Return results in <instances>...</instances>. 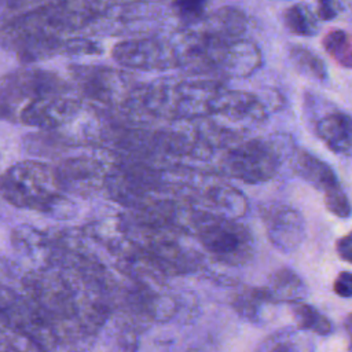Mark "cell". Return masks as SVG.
<instances>
[{"instance_id":"8","label":"cell","mask_w":352,"mask_h":352,"mask_svg":"<svg viewBox=\"0 0 352 352\" xmlns=\"http://www.w3.org/2000/svg\"><path fill=\"white\" fill-rule=\"evenodd\" d=\"M227 168L234 177L257 183L276 173L278 158L264 143H249L230 154Z\"/></svg>"},{"instance_id":"17","label":"cell","mask_w":352,"mask_h":352,"mask_svg":"<svg viewBox=\"0 0 352 352\" xmlns=\"http://www.w3.org/2000/svg\"><path fill=\"white\" fill-rule=\"evenodd\" d=\"M0 352H48L15 330L0 312Z\"/></svg>"},{"instance_id":"14","label":"cell","mask_w":352,"mask_h":352,"mask_svg":"<svg viewBox=\"0 0 352 352\" xmlns=\"http://www.w3.org/2000/svg\"><path fill=\"white\" fill-rule=\"evenodd\" d=\"M314 341L298 329H283L268 336L257 352H314Z\"/></svg>"},{"instance_id":"20","label":"cell","mask_w":352,"mask_h":352,"mask_svg":"<svg viewBox=\"0 0 352 352\" xmlns=\"http://www.w3.org/2000/svg\"><path fill=\"white\" fill-rule=\"evenodd\" d=\"M289 54L294 66L305 76L316 80H324L327 77L324 62L308 48L301 45H292Z\"/></svg>"},{"instance_id":"13","label":"cell","mask_w":352,"mask_h":352,"mask_svg":"<svg viewBox=\"0 0 352 352\" xmlns=\"http://www.w3.org/2000/svg\"><path fill=\"white\" fill-rule=\"evenodd\" d=\"M296 172L315 188L323 192L340 186L334 170L322 160L308 151H300L294 161Z\"/></svg>"},{"instance_id":"22","label":"cell","mask_w":352,"mask_h":352,"mask_svg":"<svg viewBox=\"0 0 352 352\" xmlns=\"http://www.w3.org/2000/svg\"><path fill=\"white\" fill-rule=\"evenodd\" d=\"M18 276H23V274L21 275L18 265L11 258L0 253V285L11 286V283L15 282Z\"/></svg>"},{"instance_id":"29","label":"cell","mask_w":352,"mask_h":352,"mask_svg":"<svg viewBox=\"0 0 352 352\" xmlns=\"http://www.w3.org/2000/svg\"><path fill=\"white\" fill-rule=\"evenodd\" d=\"M0 201H3V198H1V194H0Z\"/></svg>"},{"instance_id":"3","label":"cell","mask_w":352,"mask_h":352,"mask_svg":"<svg viewBox=\"0 0 352 352\" xmlns=\"http://www.w3.org/2000/svg\"><path fill=\"white\" fill-rule=\"evenodd\" d=\"M0 312L15 330L37 342L45 351L52 352L59 345L34 304L11 286L0 285Z\"/></svg>"},{"instance_id":"6","label":"cell","mask_w":352,"mask_h":352,"mask_svg":"<svg viewBox=\"0 0 352 352\" xmlns=\"http://www.w3.org/2000/svg\"><path fill=\"white\" fill-rule=\"evenodd\" d=\"M202 245L226 263L246 261L252 253V238L239 224L219 220L209 223L201 231Z\"/></svg>"},{"instance_id":"18","label":"cell","mask_w":352,"mask_h":352,"mask_svg":"<svg viewBox=\"0 0 352 352\" xmlns=\"http://www.w3.org/2000/svg\"><path fill=\"white\" fill-rule=\"evenodd\" d=\"M286 28L297 36H312L318 30L314 12L304 4H293L283 12Z\"/></svg>"},{"instance_id":"12","label":"cell","mask_w":352,"mask_h":352,"mask_svg":"<svg viewBox=\"0 0 352 352\" xmlns=\"http://www.w3.org/2000/svg\"><path fill=\"white\" fill-rule=\"evenodd\" d=\"M270 298L275 302H302L308 290L304 280L292 270L280 268L271 274L268 285L264 287Z\"/></svg>"},{"instance_id":"19","label":"cell","mask_w":352,"mask_h":352,"mask_svg":"<svg viewBox=\"0 0 352 352\" xmlns=\"http://www.w3.org/2000/svg\"><path fill=\"white\" fill-rule=\"evenodd\" d=\"M326 52L342 67L352 69V38L344 30H330L323 38Z\"/></svg>"},{"instance_id":"1","label":"cell","mask_w":352,"mask_h":352,"mask_svg":"<svg viewBox=\"0 0 352 352\" xmlns=\"http://www.w3.org/2000/svg\"><path fill=\"white\" fill-rule=\"evenodd\" d=\"M3 201L15 208L47 212L62 198L54 166L40 161H22L0 175Z\"/></svg>"},{"instance_id":"23","label":"cell","mask_w":352,"mask_h":352,"mask_svg":"<svg viewBox=\"0 0 352 352\" xmlns=\"http://www.w3.org/2000/svg\"><path fill=\"white\" fill-rule=\"evenodd\" d=\"M173 6L177 8V12L184 19L198 18L205 8V3L202 1H177Z\"/></svg>"},{"instance_id":"9","label":"cell","mask_w":352,"mask_h":352,"mask_svg":"<svg viewBox=\"0 0 352 352\" xmlns=\"http://www.w3.org/2000/svg\"><path fill=\"white\" fill-rule=\"evenodd\" d=\"M264 224L270 241L282 252L294 250L304 238V219L286 205H270L264 212Z\"/></svg>"},{"instance_id":"7","label":"cell","mask_w":352,"mask_h":352,"mask_svg":"<svg viewBox=\"0 0 352 352\" xmlns=\"http://www.w3.org/2000/svg\"><path fill=\"white\" fill-rule=\"evenodd\" d=\"M60 191L74 195H91L104 186L107 175L99 160L89 155H74L54 165Z\"/></svg>"},{"instance_id":"5","label":"cell","mask_w":352,"mask_h":352,"mask_svg":"<svg viewBox=\"0 0 352 352\" xmlns=\"http://www.w3.org/2000/svg\"><path fill=\"white\" fill-rule=\"evenodd\" d=\"M70 73L77 91L91 102L110 106L120 102L126 92L124 74L118 70L104 66L76 65Z\"/></svg>"},{"instance_id":"24","label":"cell","mask_w":352,"mask_h":352,"mask_svg":"<svg viewBox=\"0 0 352 352\" xmlns=\"http://www.w3.org/2000/svg\"><path fill=\"white\" fill-rule=\"evenodd\" d=\"M333 289H334V293L340 297H344V298L352 297V272L351 271L340 272L334 280Z\"/></svg>"},{"instance_id":"28","label":"cell","mask_w":352,"mask_h":352,"mask_svg":"<svg viewBox=\"0 0 352 352\" xmlns=\"http://www.w3.org/2000/svg\"><path fill=\"white\" fill-rule=\"evenodd\" d=\"M348 352H352V346H351V348H349V351H348Z\"/></svg>"},{"instance_id":"16","label":"cell","mask_w":352,"mask_h":352,"mask_svg":"<svg viewBox=\"0 0 352 352\" xmlns=\"http://www.w3.org/2000/svg\"><path fill=\"white\" fill-rule=\"evenodd\" d=\"M293 316L297 323V329L301 331H314L319 336H327L333 330L331 322L309 304H293Z\"/></svg>"},{"instance_id":"15","label":"cell","mask_w":352,"mask_h":352,"mask_svg":"<svg viewBox=\"0 0 352 352\" xmlns=\"http://www.w3.org/2000/svg\"><path fill=\"white\" fill-rule=\"evenodd\" d=\"M268 304H274V301L270 298L264 287L263 289L248 287L241 293H238L232 300V305L235 311L241 316L253 322H257L260 319L264 305H268Z\"/></svg>"},{"instance_id":"2","label":"cell","mask_w":352,"mask_h":352,"mask_svg":"<svg viewBox=\"0 0 352 352\" xmlns=\"http://www.w3.org/2000/svg\"><path fill=\"white\" fill-rule=\"evenodd\" d=\"M70 84L58 73L23 67L0 77V120L18 121L22 110L40 96L69 92Z\"/></svg>"},{"instance_id":"21","label":"cell","mask_w":352,"mask_h":352,"mask_svg":"<svg viewBox=\"0 0 352 352\" xmlns=\"http://www.w3.org/2000/svg\"><path fill=\"white\" fill-rule=\"evenodd\" d=\"M323 195H324V205L329 209V212H331L334 216L341 219L351 216L352 206L341 186H337L323 192Z\"/></svg>"},{"instance_id":"10","label":"cell","mask_w":352,"mask_h":352,"mask_svg":"<svg viewBox=\"0 0 352 352\" xmlns=\"http://www.w3.org/2000/svg\"><path fill=\"white\" fill-rule=\"evenodd\" d=\"M113 58L117 63L131 69H160L170 63V50L151 38L125 40L113 48Z\"/></svg>"},{"instance_id":"25","label":"cell","mask_w":352,"mask_h":352,"mask_svg":"<svg viewBox=\"0 0 352 352\" xmlns=\"http://www.w3.org/2000/svg\"><path fill=\"white\" fill-rule=\"evenodd\" d=\"M336 250L341 260L352 264V231L337 241Z\"/></svg>"},{"instance_id":"27","label":"cell","mask_w":352,"mask_h":352,"mask_svg":"<svg viewBox=\"0 0 352 352\" xmlns=\"http://www.w3.org/2000/svg\"><path fill=\"white\" fill-rule=\"evenodd\" d=\"M344 327H345V331L348 333V336L352 341V314L346 315V318L344 319Z\"/></svg>"},{"instance_id":"11","label":"cell","mask_w":352,"mask_h":352,"mask_svg":"<svg viewBox=\"0 0 352 352\" xmlns=\"http://www.w3.org/2000/svg\"><path fill=\"white\" fill-rule=\"evenodd\" d=\"M316 133L334 153L352 155V116L333 111L316 124Z\"/></svg>"},{"instance_id":"4","label":"cell","mask_w":352,"mask_h":352,"mask_svg":"<svg viewBox=\"0 0 352 352\" xmlns=\"http://www.w3.org/2000/svg\"><path fill=\"white\" fill-rule=\"evenodd\" d=\"M82 110V100L69 92L40 96L28 104L19 122L44 132H54L70 124Z\"/></svg>"},{"instance_id":"26","label":"cell","mask_w":352,"mask_h":352,"mask_svg":"<svg viewBox=\"0 0 352 352\" xmlns=\"http://www.w3.org/2000/svg\"><path fill=\"white\" fill-rule=\"evenodd\" d=\"M340 12V4L336 1H319L316 6V15L323 21L336 18Z\"/></svg>"}]
</instances>
